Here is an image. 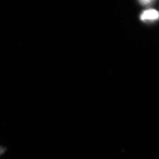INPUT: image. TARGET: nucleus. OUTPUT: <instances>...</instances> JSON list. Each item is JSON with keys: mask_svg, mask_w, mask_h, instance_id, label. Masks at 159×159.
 Here are the masks:
<instances>
[{"mask_svg": "<svg viewBox=\"0 0 159 159\" xmlns=\"http://www.w3.org/2000/svg\"><path fill=\"white\" fill-rule=\"evenodd\" d=\"M159 19V12L154 9H148L143 12L140 20L143 21H154Z\"/></svg>", "mask_w": 159, "mask_h": 159, "instance_id": "nucleus-1", "label": "nucleus"}, {"mask_svg": "<svg viewBox=\"0 0 159 159\" xmlns=\"http://www.w3.org/2000/svg\"><path fill=\"white\" fill-rule=\"evenodd\" d=\"M139 1L143 6H149L153 3L154 0H139Z\"/></svg>", "mask_w": 159, "mask_h": 159, "instance_id": "nucleus-2", "label": "nucleus"}, {"mask_svg": "<svg viewBox=\"0 0 159 159\" xmlns=\"http://www.w3.org/2000/svg\"><path fill=\"white\" fill-rule=\"evenodd\" d=\"M6 151V148L0 145V156H1L2 154H3Z\"/></svg>", "mask_w": 159, "mask_h": 159, "instance_id": "nucleus-3", "label": "nucleus"}]
</instances>
